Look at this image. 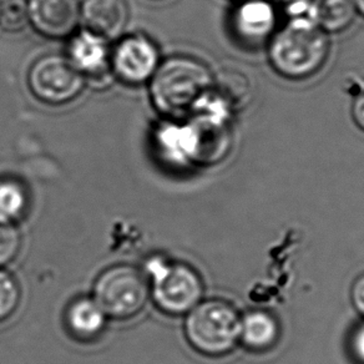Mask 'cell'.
<instances>
[{
    "instance_id": "3",
    "label": "cell",
    "mask_w": 364,
    "mask_h": 364,
    "mask_svg": "<svg viewBox=\"0 0 364 364\" xmlns=\"http://www.w3.org/2000/svg\"><path fill=\"white\" fill-rule=\"evenodd\" d=\"M240 319L236 309L225 299L201 301L186 314L185 336L198 353L223 357L240 343Z\"/></svg>"
},
{
    "instance_id": "24",
    "label": "cell",
    "mask_w": 364,
    "mask_h": 364,
    "mask_svg": "<svg viewBox=\"0 0 364 364\" xmlns=\"http://www.w3.org/2000/svg\"><path fill=\"white\" fill-rule=\"evenodd\" d=\"M353 4L357 14H360L364 18V0H353Z\"/></svg>"
},
{
    "instance_id": "20",
    "label": "cell",
    "mask_w": 364,
    "mask_h": 364,
    "mask_svg": "<svg viewBox=\"0 0 364 364\" xmlns=\"http://www.w3.org/2000/svg\"><path fill=\"white\" fill-rule=\"evenodd\" d=\"M21 233L13 223L0 221V267L14 259L21 250Z\"/></svg>"
},
{
    "instance_id": "7",
    "label": "cell",
    "mask_w": 364,
    "mask_h": 364,
    "mask_svg": "<svg viewBox=\"0 0 364 364\" xmlns=\"http://www.w3.org/2000/svg\"><path fill=\"white\" fill-rule=\"evenodd\" d=\"M279 21V6L273 0H237L228 16V31L238 48L259 50L268 46Z\"/></svg>"
},
{
    "instance_id": "18",
    "label": "cell",
    "mask_w": 364,
    "mask_h": 364,
    "mask_svg": "<svg viewBox=\"0 0 364 364\" xmlns=\"http://www.w3.org/2000/svg\"><path fill=\"white\" fill-rule=\"evenodd\" d=\"M21 302V289L11 273L0 268V322L9 318Z\"/></svg>"
},
{
    "instance_id": "9",
    "label": "cell",
    "mask_w": 364,
    "mask_h": 364,
    "mask_svg": "<svg viewBox=\"0 0 364 364\" xmlns=\"http://www.w3.org/2000/svg\"><path fill=\"white\" fill-rule=\"evenodd\" d=\"M152 146L160 161L173 168L198 166V135L190 120L166 119L152 132Z\"/></svg>"
},
{
    "instance_id": "1",
    "label": "cell",
    "mask_w": 364,
    "mask_h": 364,
    "mask_svg": "<svg viewBox=\"0 0 364 364\" xmlns=\"http://www.w3.org/2000/svg\"><path fill=\"white\" fill-rule=\"evenodd\" d=\"M268 61L279 76L306 80L322 70L328 60V34L309 21H287L268 43Z\"/></svg>"
},
{
    "instance_id": "15",
    "label": "cell",
    "mask_w": 364,
    "mask_h": 364,
    "mask_svg": "<svg viewBox=\"0 0 364 364\" xmlns=\"http://www.w3.org/2000/svg\"><path fill=\"white\" fill-rule=\"evenodd\" d=\"M314 21L327 34H338L353 24V0H312Z\"/></svg>"
},
{
    "instance_id": "8",
    "label": "cell",
    "mask_w": 364,
    "mask_h": 364,
    "mask_svg": "<svg viewBox=\"0 0 364 364\" xmlns=\"http://www.w3.org/2000/svg\"><path fill=\"white\" fill-rule=\"evenodd\" d=\"M160 63V51L156 44L142 34L122 38L110 56L112 75L127 85L149 82Z\"/></svg>"
},
{
    "instance_id": "10",
    "label": "cell",
    "mask_w": 364,
    "mask_h": 364,
    "mask_svg": "<svg viewBox=\"0 0 364 364\" xmlns=\"http://www.w3.org/2000/svg\"><path fill=\"white\" fill-rule=\"evenodd\" d=\"M112 49L109 41L86 29L75 31L68 46V60L94 85H109Z\"/></svg>"
},
{
    "instance_id": "21",
    "label": "cell",
    "mask_w": 364,
    "mask_h": 364,
    "mask_svg": "<svg viewBox=\"0 0 364 364\" xmlns=\"http://www.w3.org/2000/svg\"><path fill=\"white\" fill-rule=\"evenodd\" d=\"M349 344L354 358L359 364H364V322L353 329Z\"/></svg>"
},
{
    "instance_id": "6",
    "label": "cell",
    "mask_w": 364,
    "mask_h": 364,
    "mask_svg": "<svg viewBox=\"0 0 364 364\" xmlns=\"http://www.w3.org/2000/svg\"><path fill=\"white\" fill-rule=\"evenodd\" d=\"M86 80L66 56L48 54L38 58L28 71L31 94L44 104L59 107L74 102Z\"/></svg>"
},
{
    "instance_id": "17",
    "label": "cell",
    "mask_w": 364,
    "mask_h": 364,
    "mask_svg": "<svg viewBox=\"0 0 364 364\" xmlns=\"http://www.w3.org/2000/svg\"><path fill=\"white\" fill-rule=\"evenodd\" d=\"M218 76L213 81V86L231 102L235 110L247 104L252 89L247 76L233 69H226Z\"/></svg>"
},
{
    "instance_id": "25",
    "label": "cell",
    "mask_w": 364,
    "mask_h": 364,
    "mask_svg": "<svg viewBox=\"0 0 364 364\" xmlns=\"http://www.w3.org/2000/svg\"><path fill=\"white\" fill-rule=\"evenodd\" d=\"M0 8H1V3H0Z\"/></svg>"
},
{
    "instance_id": "16",
    "label": "cell",
    "mask_w": 364,
    "mask_h": 364,
    "mask_svg": "<svg viewBox=\"0 0 364 364\" xmlns=\"http://www.w3.org/2000/svg\"><path fill=\"white\" fill-rule=\"evenodd\" d=\"M28 208V193L16 180L0 181V221L13 223L23 218Z\"/></svg>"
},
{
    "instance_id": "11",
    "label": "cell",
    "mask_w": 364,
    "mask_h": 364,
    "mask_svg": "<svg viewBox=\"0 0 364 364\" xmlns=\"http://www.w3.org/2000/svg\"><path fill=\"white\" fill-rule=\"evenodd\" d=\"M28 21L33 29L49 39L70 38L80 24L77 0H26Z\"/></svg>"
},
{
    "instance_id": "5",
    "label": "cell",
    "mask_w": 364,
    "mask_h": 364,
    "mask_svg": "<svg viewBox=\"0 0 364 364\" xmlns=\"http://www.w3.org/2000/svg\"><path fill=\"white\" fill-rule=\"evenodd\" d=\"M149 297L145 273L129 264L107 268L94 284L92 299L110 318H132L141 312Z\"/></svg>"
},
{
    "instance_id": "14",
    "label": "cell",
    "mask_w": 364,
    "mask_h": 364,
    "mask_svg": "<svg viewBox=\"0 0 364 364\" xmlns=\"http://www.w3.org/2000/svg\"><path fill=\"white\" fill-rule=\"evenodd\" d=\"M107 319V314L99 304L87 297L76 299L66 311L68 328L80 339L97 337L105 328Z\"/></svg>"
},
{
    "instance_id": "23",
    "label": "cell",
    "mask_w": 364,
    "mask_h": 364,
    "mask_svg": "<svg viewBox=\"0 0 364 364\" xmlns=\"http://www.w3.org/2000/svg\"><path fill=\"white\" fill-rule=\"evenodd\" d=\"M350 114H352L354 124L357 125L359 130L364 132V91L359 92L358 95L354 97L352 107H350Z\"/></svg>"
},
{
    "instance_id": "12",
    "label": "cell",
    "mask_w": 364,
    "mask_h": 364,
    "mask_svg": "<svg viewBox=\"0 0 364 364\" xmlns=\"http://www.w3.org/2000/svg\"><path fill=\"white\" fill-rule=\"evenodd\" d=\"M129 16L127 0H84L80 6L82 28L107 41L124 34Z\"/></svg>"
},
{
    "instance_id": "19",
    "label": "cell",
    "mask_w": 364,
    "mask_h": 364,
    "mask_svg": "<svg viewBox=\"0 0 364 364\" xmlns=\"http://www.w3.org/2000/svg\"><path fill=\"white\" fill-rule=\"evenodd\" d=\"M29 24L26 4L23 0H8L0 8V26L6 31L16 33Z\"/></svg>"
},
{
    "instance_id": "13",
    "label": "cell",
    "mask_w": 364,
    "mask_h": 364,
    "mask_svg": "<svg viewBox=\"0 0 364 364\" xmlns=\"http://www.w3.org/2000/svg\"><path fill=\"white\" fill-rule=\"evenodd\" d=\"M279 321L267 311H250L240 319V343L253 352L272 348L279 341Z\"/></svg>"
},
{
    "instance_id": "22",
    "label": "cell",
    "mask_w": 364,
    "mask_h": 364,
    "mask_svg": "<svg viewBox=\"0 0 364 364\" xmlns=\"http://www.w3.org/2000/svg\"><path fill=\"white\" fill-rule=\"evenodd\" d=\"M350 301L354 309L364 317V273L357 277L352 284Z\"/></svg>"
},
{
    "instance_id": "2",
    "label": "cell",
    "mask_w": 364,
    "mask_h": 364,
    "mask_svg": "<svg viewBox=\"0 0 364 364\" xmlns=\"http://www.w3.org/2000/svg\"><path fill=\"white\" fill-rule=\"evenodd\" d=\"M213 81L215 76L203 61L188 55L170 56L160 63L149 81L150 100L164 117L177 119L188 114Z\"/></svg>"
},
{
    "instance_id": "4",
    "label": "cell",
    "mask_w": 364,
    "mask_h": 364,
    "mask_svg": "<svg viewBox=\"0 0 364 364\" xmlns=\"http://www.w3.org/2000/svg\"><path fill=\"white\" fill-rule=\"evenodd\" d=\"M150 296L162 312L171 316L188 314L203 297V279L185 263L170 262L152 256L145 263Z\"/></svg>"
}]
</instances>
